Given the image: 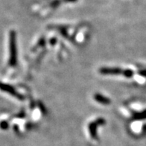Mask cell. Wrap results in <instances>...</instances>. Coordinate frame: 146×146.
<instances>
[{"instance_id": "obj_5", "label": "cell", "mask_w": 146, "mask_h": 146, "mask_svg": "<svg viewBox=\"0 0 146 146\" xmlns=\"http://www.w3.org/2000/svg\"><path fill=\"white\" fill-rule=\"evenodd\" d=\"M98 125L96 124L95 121H92L88 125V129L90 131L91 138L93 139H98V135H97V127Z\"/></svg>"}, {"instance_id": "obj_4", "label": "cell", "mask_w": 146, "mask_h": 146, "mask_svg": "<svg viewBox=\"0 0 146 146\" xmlns=\"http://www.w3.org/2000/svg\"><path fill=\"white\" fill-rule=\"evenodd\" d=\"M93 98L96 102L102 104H104V105H109L111 103V100L109 98L100 94V93H96L93 96Z\"/></svg>"}, {"instance_id": "obj_7", "label": "cell", "mask_w": 146, "mask_h": 146, "mask_svg": "<svg viewBox=\"0 0 146 146\" xmlns=\"http://www.w3.org/2000/svg\"><path fill=\"white\" fill-rule=\"evenodd\" d=\"M133 74H134V72H133V71L131 70V69H125V70L123 71V75L126 78L133 77Z\"/></svg>"}, {"instance_id": "obj_8", "label": "cell", "mask_w": 146, "mask_h": 146, "mask_svg": "<svg viewBox=\"0 0 146 146\" xmlns=\"http://www.w3.org/2000/svg\"><path fill=\"white\" fill-rule=\"evenodd\" d=\"M62 0H53L50 3V6L53 8H57L58 6L60 5Z\"/></svg>"}, {"instance_id": "obj_10", "label": "cell", "mask_w": 146, "mask_h": 146, "mask_svg": "<svg viewBox=\"0 0 146 146\" xmlns=\"http://www.w3.org/2000/svg\"><path fill=\"white\" fill-rule=\"evenodd\" d=\"M9 127V124L7 121H2L1 123H0V127L3 130H7Z\"/></svg>"}, {"instance_id": "obj_13", "label": "cell", "mask_w": 146, "mask_h": 146, "mask_svg": "<svg viewBox=\"0 0 146 146\" xmlns=\"http://www.w3.org/2000/svg\"><path fill=\"white\" fill-rule=\"evenodd\" d=\"M56 42H57V39L54 38H54H52V39H51V40H50V43H51V45H52V46L55 44Z\"/></svg>"}, {"instance_id": "obj_3", "label": "cell", "mask_w": 146, "mask_h": 146, "mask_svg": "<svg viewBox=\"0 0 146 146\" xmlns=\"http://www.w3.org/2000/svg\"><path fill=\"white\" fill-rule=\"evenodd\" d=\"M123 71L119 67H102L98 72L103 75H123Z\"/></svg>"}, {"instance_id": "obj_6", "label": "cell", "mask_w": 146, "mask_h": 146, "mask_svg": "<svg viewBox=\"0 0 146 146\" xmlns=\"http://www.w3.org/2000/svg\"><path fill=\"white\" fill-rule=\"evenodd\" d=\"M146 119V110L139 113H135L133 115V120H142Z\"/></svg>"}, {"instance_id": "obj_2", "label": "cell", "mask_w": 146, "mask_h": 146, "mask_svg": "<svg viewBox=\"0 0 146 146\" xmlns=\"http://www.w3.org/2000/svg\"><path fill=\"white\" fill-rule=\"evenodd\" d=\"M0 90L11 95L12 96H14L19 100H24V96H23V95H21L16 90L14 87H12L9 84H4V83L1 82V81H0Z\"/></svg>"}, {"instance_id": "obj_11", "label": "cell", "mask_w": 146, "mask_h": 146, "mask_svg": "<svg viewBox=\"0 0 146 146\" xmlns=\"http://www.w3.org/2000/svg\"><path fill=\"white\" fill-rule=\"evenodd\" d=\"M60 30L62 35H64V36H66L67 35V31H66V29L65 27L60 28Z\"/></svg>"}, {"instance_id": "obj_1", "label": "cell", "mask_w": 146, "mask_h": 146, "mask_svg": "<svg viewBox=\"0 0 146 146\" xmlns=\"http://www.w3.org/2000/svg\"><path fill=\"white\" fill-rule=\"evenodd\" d=\"M17 34L11 30L9 33V60L10 66H15L17 64Z\"/></svg>"}, {"instance_id": "obj_14", "label": "cell", "mask_w": 146, "mask_h": 146, "mask_svg": "<svg viewBox=\"0 0 146 146\" xmlns=\"http://www.w3.org/2000/svg\"><path fill=\"white\" fill-rule=\"evenodd\" d=\"M63 2H67V3H73V2H77L78 0H62Z\"/></svg>"}, {"instance_id": "obj_9", "label": "cell", "mask_w": 146, "mask_h": 146, "mask_svg": "<svg viewBox=\"0 0 146 146\" xmlns=\"http://www.w3.org/2000/svg\"><path fill=\"white\" fill-rule=\"evenodd\" d=\"M95 121L98 126H102V125H104L106 124V121L104 118H98L96 120H95Z\"/></svg>"}, {"instance_id": "obj_12", "label": "cell", "mask_w": 146, "mask_h": 146, "mask_svg": "<svg viewBox=\"0 0 146 146\" xmlns=\"http://www.w3.org/2000/svg\"><path fill=\"white\" fill-rule=\"evenodd\" d=\"M139 74L142 75V76H144V77L146 78V69H142V70L139 71Z\"/></svg>"}]
</instances>
